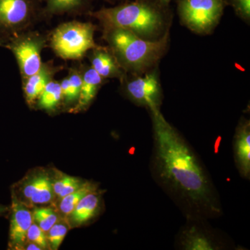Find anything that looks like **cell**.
Wrapping results in <instances>:
<instances>
[{"instance_id":"cell-2","label":"cell","mask_w":250,"mask_h":250,"mask_svg":"<svg viewBox=\"0 0 250 250\" xmlns=\"http://www.w3.org/2000/svg\"><path fill=\"white\" fill-rule=\"evenodd\" d=\"M103 27L126 29L143 39L156 41L169 31V6L158 0L126 1L114 7L103 8L90 14Z\"/></svg>"},{"instance_id":"cell-7","label":"cell","mask_w":250,"mask_h":250,"mask_svg":"<svg viewBox=\"0 0 250 250\" xmlns=\"http://www.w3.org/2000/svg\"><path fill=\"white\" fill-rule=\"evenodd\" d=\"M45 45L44 38L35 33L16 36L6 45L17 60L23 81L40 70L43 63L41 52Z\"/></svg>"},{"instance_id":"cell-30","label":"cell","mask_w":250,"mask_h":250,"mask_svg":"<svg viewBox=\"0 0 250 250\" xmlns=\"http://www.w3.org/2000/svg\"><path fill=\"white\" fill-rule=\"evenodd\" d=\"M38 1H43V0H38Z\"/></svg>"},{"instance_id":"cell-8","label":"cell","mask_w":250,"mask_h":250,"mask_svg":"<svg viewBox=\"0 0 250 250\" xmlns=\"http://www.w3.org/2000/svg\"><path fill=\"white\" fill-rule=\"evenodd\" d=\"M35 1L0 0V30L13 31L24 27L34 14Z\"/></svg>"},{"instance_id":"cell-5","label":"cell","mask_w":250,"mask_h":250,"mask_svg":"<svg viewBox=\"0 0 250 250\" xmlns=\"http://www.w3.org/2000/svg\"><path fill=\"white\" fill-rule=\"evenodd\" d=\"M227 5L225 0H177L181 22L200 34H209L214 29Z\"/></svg>"},{"instance_id":"cell-19","label":"cell","mask_w":250,"mask_h":250,"mask_svg":"<svg viewBox=\"0 0 250 250\" xmlns=\"http://www.w3.org/2000/svg\"><path fill=\"white\" fill-rule=\"evenodd\" d=\"M98 190V187L90 182H85L82 187L77 189L75 191L68 194L61 199L60 210L65 215H70L72 210L75 209L76 206L80 203L83 197L90 192Z\"/></svg>"},{"instance_id":"cell-14","label":"cell","mask_w":250,"mask_h":250,"mask_svg":"<svg viewBox=\"0 0 250 250\" xmlns=\"http://www.w3.org/2000/svg\"><path fill=\"white\" fill-rule=\"evenodd\" d=\"M81 74L82 85L80 97L75 108L76 111L85 110L89 106L105 80L91 66H85L81 71Z\"/></svg>"},{"instance_id":"cell-1","label":"cell","mask_w":250,"mask_h":250,"mask_svg":"<svg viewBox=\"0 0 250 250\" xmlns=\"http://www.w3.org/2000/svg\"><path fill=\"white\" fill-rule=\"evenodd\" d=\"M149 112L153 171L159 184L185 208L191 219L220 215L221 206L214 186L197 154L164 118L160 108Z\"/></svg>"},{"instance_id":"cell-22","label":"cell","mask_w":250,"mask_h":250,"mask_svg":"<svg viewBox=\"0 0 250 250\" xmlns=\"http://www.w3.org/2000/svg\"><path fill=\"white\" fill-rule=\"evenodd\" d=\"M84 182L76 177L71 176H63L53 183L54 195H57L59 199L66 196L68 194L75 191L82 187Z\"/></svg>"},{"instance_id":"cell-20","label":"cell","mask_w":250,"mask_h":250,"mask_svg":"<svg viewBox=\"0 0 250 250\" xmlns=\"http://www.w3.org/2000/svg\"><path fill=\"white\" fill-rule=\"evenodd\" d=\"M45 11L49 14L73 12L84 7L88 0H45Z\"/></svg>"},{"instance_id":"cell-17","label":"cell","mask_w":250,"mask_h":250,"mask_svg":"<svg viewBox=\"0 0 250 250\" xmlns=\"http://www.w3.org/2000/svg\"><path fill=\"white\" fill-rule=\"evenodd\" d=\"M62 99L60 82L52 80L47 83L38 99V106L41 109L52 111L57 108Z\"/></svg>"},{"instance_id":"cell-21","label":"cell","mask_w":250,"mask_h":250,"mask_svg":"<svg viewBox=\"0 0 250 250\" xmlns=\"http://www.w3.org/2000/svg\"><path fill=\"white\" fill-rule=\"evenodd\" d=\"M33 220L42 231L47 233L58 222V215L53 209L49 208H36L32 213Z\"/></svg>"},{"instance_id":"cell-16","label":"cell","mask_w":250,"mask_h":250,"mask_svg":"<svg viewBox=\"0 0 250 250\" xmlns=\"http://www.w3.org/2000/svg\"><path fill=\"white\" fill-rule=\"evenodd\" d=\"M100 193L97 190L81 200L70 215L73 225L80 226L96 216L100 208Z\"/></svg>"},{"instance_id":"cell-4","label":"cell","mask_w":250,"mask_h":250,"mask_svg":"<svg viewBox=\"0 0 250 250\" xmlns=\"http://www.w3.org/2000/svg\"><path fill=\"white\" fill-rule=\"evenodd\" d=\"M96 27L90 22L70 21L54 29L50 39L51 47L65 60H79L98 45L94 40Z\"/></svg>"},{"instance_id":"cell-12","label":"cell","mask_w":250,"mask_h":250,"mask_svg":"<svg viewBox=\"0 0 250 250\" xmlns=\"http://www.w3.org/2000/svg\"><path fill=\"white\" fill-rule=\"evenodd\" d=\"M88 58L91 66L104 79L118 78L121 80L126 72L118 63L110 49L98 47L91 49Z\"/></svg>"},{"instance_id":"cell-6","label":"cell","mask_w":250,"mask_h":250,"mask_svg":"<svg viewBox=\"0 0 250 250\" xmlns=\"http://www.w3.org/2000/svg\"><path fill=\"white\" fill-rule=\"evenodd\" d=\"M125 95L138 106L147 108L149 111L160 108L162 90L156 70H150L142 75L126 74L121 80Z\"/></svg>"},{"instance_id":"cell-23","label":"cell","mask_w":250,"mask_h":250,"mask_svg":"<svg viewBox=\"0 0 250 250\" xmlns=\"http://www.w3.org/2000/svg\"><path fill=\"white\" fill-rule=\"evenodd\" d=\"M67 231L68 230L66 225L62 223H56L47 232L48 233L47 238L49 248L52 250H58L66 236Z\"/></svg>"},{"instance_id":"cell-24","label":"cell","mask_w":250,"mask_h":250,"mask_svg":"<svg viewBox=\"0 0 250 250\" xmlns=\"http://www.w3.org/2000/svg\"><path fill=\"white\" fill-rule=\"evenodd\" d=\"M27 239L39 246L41 250H46L49 248L45 231H42L37 224H31L27 231Z\"/></svg>"},{"instance_id":"cell-25","label":"cell","mask_w":250,"mask_h":250,"mask_svg":"<svg viewBox=\"0 0 250 250\" xmlns=\"http://www.w3.org/2000/svg\"><path fill=\"white\" fill-rule=\"evenodd\" d=\"M227 4L231 5L237 16L247 22L250 20V0H225Z\"/></svg>"},{"instance_id":"cell-11","label":"cell","mask_w":250,"mask_h":250,"mask_svg":"<svg viewBox=\"0 0 250 250\" xmlns=\"http://www.w3.org/2000/svg\"><path fill=\"white\" fill-rule=\"evenodd\" d=\"M233 152L237 169L243 178L250 177V123L243 119L238 123L233 140Z\"/></svg>"},{"instance_id":"cell-28","label":"cell","mask_w":250,"mask_h":250,"mask_svg":"<svg viewBox=\"0 0 250 250\" xmlns=\"http://www.w3.org/2000/svg\"><path fill=\"white\" fill-rule=\"evenodd\" d=\"M6 210H7V208L6 207L0 205V215L4 214L6 213Z\"/></svg>"},{"instance_id":"cell-3","label":"cell","mask_w":250,"mask_h":250,"mask_svg":"<svg viewBox=\"0 0 250 250\" xmlns=\"http://www.w3.org/2000/svg\"><path fill=\"white\" fill-rule=\"evenodd\" d=\"M103 29L104 39L126 74L142 75L149 71L168 47L169 31L158 40L149 41L121 28Z\"/></svg>"},{"instance_id":"cell-26","label":"cell","mask_w":250,"mask_h":250,"mask_svg":"<svg viewBox=\"0 0 250 250\" xmlns=\"http://www.w3.org/2000/svg\"><path fill=\"white\" fill-rule=\"evenodd\" d=\"M26 249L28 250H41V248H39V246H36V244H34V243H31V244H29V246L27 247V248Z\"/></svg>"},{"instance_id":"cell-9","label":"cell","mask_w":250,"mask_h":250,"mask_svg":"<svg viewBox=\"0 0 250 250\" xmlns=\"http://www.w3.org/2000/svg\"><path fill=\"white\" fill-rule=\"evenodd\" d=\"M11 208L9 245L12 248L19 249L27 240L28 230L33 223V214L16 198L13 199Z\"/></svg>"},{"instance_id":"cell-15","label":"cell","mask_w":250,"mask_h":250,"mask_svg":"<svg viewBox=\"0 0 250 250\" xmlns=\"http://www.w3.org/2000/svg\"><path fill=\"white\" fill-rule=\"evenodd\" d=\"M57 67L49 63H42L40 70L23 81L24 96L29 105L37 102L47 83L52 80Z\"/></svg>"},{"instance_id":"cell-29","label":"cell","mask_w":250,"mask_h":250,"mask_svg":"<svg viewBox=\"0 0 250 250\" xmlns=\"http://www.w3.org/2000/svg\"><path fill=\"white\" fill-rule=\"evenodd\" d=\"M1 39H0V45H2V41H1Z\"/></svg>"},{"instance_id":"cell-18","label":"cell","mask_w":250,"mask_h":250,"mask_svg":"<svg viewBox=\"0 0 250 250\" xmlns=\"http://www.w3.org/2000/svg\"><path fill=\"white\" fill-rule=\"evenodd\" d=\"M62 99L67 104L77 103L80 97L82 85V74L76 69H72L66 77L60 82Z\"/></svg>"},{"instance_id":"cell-10","label":"cell","mask_w":250,"mask_h":250,"mask_svg":"<svg viewBox=\"0 0 250 250\" xmlns=\"http://www.w3.org/2000/svg\"><path fill=\"white\" fill-rule=\"evenodd\" d=\"M181 249L185 250H217L219 242L202 225L191 223L182 230L179 236Z\"/></svg>"},{"instance_id":"cell-13","label":"cell","mask_w":250,"mask_h":250,"mask_svg":"<svg viewBox=\"0 0 250 250\" xmlns=\"http://www.w3.org/2000/svg\"><path fill=\"white\" fill-rule=\"evenodd\" d=\"M23 195L27 200L35 205H44L53 200V182L47 174L34 176L24 185Z\"/></svg>"},{"instance_id":"cell-27","label":"cell","mask_w":250,"mask_h":250,"mask_svg":"<svg viewBox=\"0 0 250 250\" xmlns=\"http://www.w3.org/2000/svg\"><path fill=\"white\" fill-rule=\"evenodd\" d=\"M161 4L165 6H169L171 0H158Z\"/></svg>"}]
</instances>
